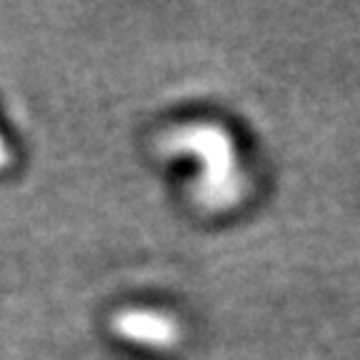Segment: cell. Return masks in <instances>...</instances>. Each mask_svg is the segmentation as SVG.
<instances>
[{
  "instance_id": "1",
  "label": "cell",
  "mask_w": 360,
  "mask_h": 360,
  "mask_svg": "<svg viewBox=\"0 0 360 360\" xmlns=\"http://www.w3.org/2000/svg\"><path fill=\"white\" fill-rule=\"evenodd\" d=\"M158 153L165 158H195L193 202L205 213H228L245 200L248 175L236 153L233 135L218 123H188L158 138Z\"/></svg>"
},
{
  "instance_id": "2",
  "label": "cell",
  "mask_w": 360,
  "mask_h": 360,
  "mask_svg": "<svg viewBox=\"0 0 360 360\" xmlns=\"http://www.w3.org/2000/svg\"><path fill=\"white\" fill-rule=\"evenodd\" d=\"M112 335L150 350H173L180 343V326L175 318L148 308H128L110 318Z\"/></svg>"
},
{
  "instance_id": "3",
  "label": "cell",
  "mask_w": 360,
  "mask_h": 360,
  "mask_svg": "<svg viewBox=\"0 0 360 360\" xmlns=\"http://www.w3.org/2000/svg\"><path fill=\"white\" fill-rule=\"evenodd\" d=\"M8 163H11V153H8L6 143H3V138H0V168H6Z\"/></svg>"
}]
</instances>
